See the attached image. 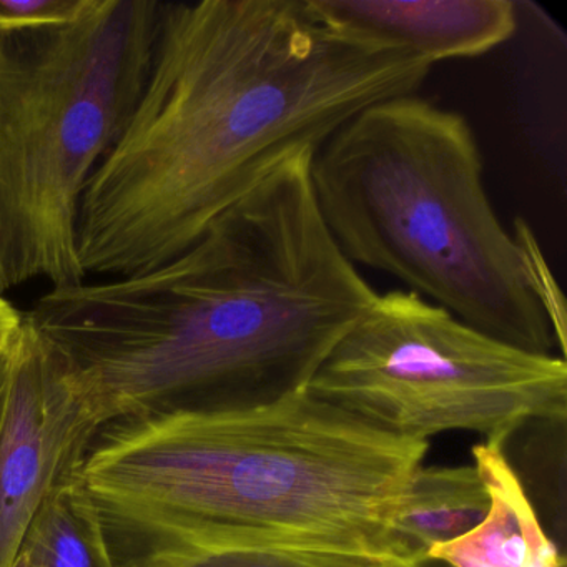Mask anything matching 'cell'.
I'll return each mask as SVG.
<instances>
[{"instance_id":"obj_2","label":"cell","mask_w":567,"mask_h":567,"mask_svg":"<svg viewBox=\"0 0 567 567\" xmlns=\"http://www.w3.org/2000/svg\"><path fill=\"white\" fill-rule=\"evenodd\" d=\"M313 151L281 162L162 267L51 288L24 311L99 433L167 411H247L305 391L378 293L311 190Z\"/></svg>"},{"instance_id":"obj_14","label":"cell","mask_w":567,"mask_h":567,"mask_svg":"<svg viewBox=\"0 0 567 567\" xmlns=\"http://www.w3.org/2000/svg\"><path fill=\"white\" fill-rule=\"evenodd\" d=\"M24 321V311L18 310L4 295H0V357L8 350L12 338Z\"/></svg>"},{"instance_id":"obj_1","label":"cell","mask_w":567,"mask_h":567,"mask_svg":"<svg viewBox=\"0 0 567 567\" xmlns=\"http://www.w3.org/2000/svg\"><path fill=\"white\" fill-rule=\"evenodd\" d=\"M431 69L313 0L162 4L141 97L82 195V270L128 277L174 260L281 162L416 94Z\"/></svg>"},{"instance_id":"obj_10","label":"cell","mask_w":567,"mask_h":567,"mask_svg":"<svg viewBox=\"0 0 567 567\" xmlns=\"http://www.w3.org/2000/svg\"><path fill=\"white\" fill-rule=\"evenodd\" d=\"M487 511L489 494L476 466H421L411 477L394 530L398 564L427 559L434 546L463 536Z\"/></svg>"},{"instance_id":"obj_7","label":"cell","mask_w":567,"mask_h":567,"mask_svg":"<svg viewBox=\"0 0 567 567\" xmlns=\"http://www.w3.org/2000/svg\"><path fill=\"white\" fill-rule=\"evenodd\" d=\"M99 427L25 320L0 357V567H12L45 497L78 476Z\"/></svg>"},{"instance_id":"obj_15","label":"cell","mask_w":567,"mask_h":567,"mask_svg":"<svg viewBox=\"0 0 567 567\" xmlns=\"http://www.w3.org/2000/svg\"><path fill=\"white\" fill-rule=\"evenodd\" d=\"M371 567H451L450 564L443 563V560L427 559L421 560V563L416 564H398L391 563V560H380V563H374Z\"/></svg>"},{"instance_id":"obj_6","label":"cell","mask_w":567,"mask_h":567,"mask_svg":"<svg viewBox=\"0 0 567 567\" xmlns=\"http://www.w3.org/2000/svg\"><path fill=\"white\" fill-rule=\"evenodd\" d=\"M391 436L473 431L504 446L533 420L564 423L567 364L474 330L413 291L378 295L307 388Z\"/></svg>"},{"instance_id":"obj_5","label":"cell","mask_w":567,"mask_h":567,"mask_svg":"<svg viewBox=\"0 0 567 567\" xmlns=\"http://www.w3.org/2000/svg\"><path fill=\"white\" fill-rule=\"evenodd\" d=\"M161 8L94 0L69 24L0 34V295L87 278L82 195L141 97Z\"/></svg>"},{"instance_id":"obj_8","label":"cell","mask_w":567,"mask_h":567,"mask_svg":"<svg viewBox=\"0 0 567 567\" xmlns=\"http://www.w3.org/2000/svg\"><path fill=\"white\" fill-rule=\"evenodd\" d=\"M343 28L416 52L436 64L506 44L519 14L511 0H313Z\"/></svg>"},{"instance_id":"obj_11","label":"cell","mask_w":567,"mask_h":567,"mask_svg":"<svg viewBox=\"0 0 567 567\" xmlns=\"http://www.w3.org/2000/svg\"><path fill=\"white\" fill-rule=\"evenodd\" d=\"M18 557L28 567H115L101 517L79 474L45 497Z\"/></svg>"},{"instance_id":"obj_4","label":"cell","mask_w":567,"mask_h":567,"mask_svg":"<svg viewBox=\"0 0 567 567\" xmlns=\"http://www.w3.org/2000/svg\"><path fill=\"white\" fill-rule=\"evenodd\" d=\"M310 178L321 220L354 267L393 275L511 347H559L523 247L487 197L464 115L416 94L377 102L315 152Z\"/></svg>"},{"instance_id":"obj_12","label":"cell","mask_w":567,"mask_h":567,"mask_svg":"<svg viewBox=\"0 0 567 567\" xmlns=\"http://www.w3.org/2000/svg\"><path fill=\"white\" fill-rule=\"evenodd\" d=\"M380 560L313 550H244L221 554L190 567H371Z\"/></svg>"},{"instance_id":"obj_9","label":"cell","mask_w":567,"mask_h":567,"mask_svg":"<svg viewBox=\"0 0 567 567\" xmlns=\"http://www.w3.org/2000/svg\"><path fill=\"white\" fill-rule=\"evenodd\" d=\"M473 454L489 494V511L463 536L434 546L431 559L451 567H566L563 554L540 526L503 446L484 441Z\"/></svg>"},{"instance_id":"obj_13","label":"cell","mask_w":567,"mask_h":567,"mask_svg":"<svg viewBox=\"0 0 567 567\" xmlns=\"http://www.w3.org/2000/svg\"><path fill=\"white\" fill-rule=\"evenodd\" d=\"M94 0H0V34L69 24L91 9Z\"/></svg>"},{"instance_id":"obj_16","label":"cell","mask_w":567,"mask_h":567,"mask_svg":"<svg viewBox=\"0 0 567 567\" xmlns=\"http://www.w3.org/2000/svg\"><path fill=\"white\" fill-rule=\"evenodd\" d=\"M12 567H28V564L24 563V560L21 559V557H16L14 564H12Z\"/></svg>"},{"instance_id":"obj_3","label":"cell","mask_w":567,"mask_h":567,"mask_svg":"<svg viewBox=\"0 0 567 567\" xmlns=\"http://www.w3.org/2000/svg\"><path fill=\"white\" fill-rule=\"evenodd\" d=\"M427 446L305 390L257 410L115 421L79 480L115 567H190L244 550L398 563V517Z\"/></svg>"}]
</instances>
